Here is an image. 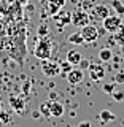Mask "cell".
<instances>
[{"mask_svg":"<svg viewBox=\"0 0 124 127\" xmlns=\"http://www.w3.org/2000/svg\"><path fill=\"white\" fill-rule=\"evenodd\" d=\"M115 84H116V83H105V84H103V91H105L107 94H111L115 91Z\"/></svg>","mask_w":124,"mask_h":127,"instance_id":"ac0fdd59","label":"cell"},{"mask_svg":"<svg viewBox=\"0 0 124 127\" xmlns=\"http://www.w3.org/2000/svg\"><path fill=\"white\" fill-rule=\"evenodd\" d=\"M91 14H92V18L99 19V21H103L105 18H108V16L111 14V11H110V8L107 5H97V6L92 8Z\"/></svg>","mask_w":124,"mask_h":127,"instance_id":"52a82bcc","label":"cell"},{"mask_svg":"<svg viewBox=\"0 0 124 127\" xmlns=\"http://www.w3.org/2000/svg\"><path fill=\"white\" fill-rule=\"evenodd\" d=\"M59 65H61V73L64 75V73H69V71L72 70V68H73V65H72V64L69 62V61H65V62H61V64H59Z\"/></svg>","mask_w":124,"mask_h":127,"instance_id":"2e32d148","label":"cell"},{"mask_svg":"<svg viewBox=\"0 0 124 127\" xmlns=\"http://www.w3.org/2000/svg\"><path fill=\"white\" fill-rule=\"evenodd\" d=\"M89 75L94 81H100L103 78V75H105V70H103V67L100 64H94V65H89Z\"/></svg>","mask_w":124,"mask_h":127,"instance_id":"ba28073f","label":"cell"},{"mask_svg":"<svg viewBox=\"0 0 124 127\" xmlns=\"http://www.w3.org/2000/svg\"><path fill=\"white\" fill-rule=\"evenodd\" d=\"M65 78L72 86H77L83 81V78H84V70H81L80 67H73V68L65 75Z\"/></svg>","mask_w":124,"mask_h":127,"instance_id":"5b68a950","label":"cell"},{"mask_svg":"<svg viewBox=\"0 0 124 127\" xmlns=\"http://www.w3.org/2000/svg\"><path fill=\"white\" fill-rule=\"evenodd\" d=\"M40 111H41L43 114H46V116H49V102H45L41 106H40Z\"/></svg>","mask_w":124,"mask_h":127,"instance_id":"ffe728a7","label":"cell"},{"mask_svg":"<svg viewBox=\"0 0 124 127\" xmlns=\"http://www.w3.org/2000/svg\"><path fill=\"white\" fill-rule=\"evenodd\" d=\"M81 59H83V56H81V51H78V49H70V51H67V56H65V61H69L73 67H77L80 62H81Z\"/></svg>","mask_w":124,"mask_h":127,"instance_id":"30bf717a","label":"cell"},{"mask_svg":"<svg viewBox=\"0 0 124 127\" xmlns=\"http://www.w3.org/2000/svg\"><path fill=\"white\" fill-rule=\"evenodd\" d=\"M51 53H53V46H51V41L48 40V37H41L38 40L37 46H35V57L40 59V61H46V59L51 57Z\"/></svg>","mask_w":124,"mask_h":127,"instance_id":"6da1fadb","label":"cell"},{"mask_svg":"<svg viewBox=\"0 0 124 127\" xmlns=\"http://www.w3.org/2000/svg\"><path fill=\"white\" fill-rule=\"evenodd\" d=\"M48 2H49V5H51L49 14H56V11H59L64 5H65V0H48Z\"/></svg>","mask_w":124,"mask_h":127,"instance_id":"7c38bea8","label":"cell"},{"mask_svg":"<svg viewBox=\"0 0 124 127\" xmlns=\"http://www.w3.org/2000/svg\"><path fill=\"white\" fill-rule=\"evenodd\" d=\"M102 24H103V29L108 33H116L123 27V21H121V16L119 14H110L108 18H105L102 21Z\"/></svg>","mask_w":124,"mask_h":127,"instance_id":"7a4b0ae2","label":"cell"},{"mask_svg":"<svg viewBox=\"0 0 124 127\" xmlns=\"http://www.w3.org/2000/svg\"><path fill=\"white\" fill-rule=\"evenodd\" d=\"M41 71L46 75L48 78H53V76H57V75H61V65H59V62H54V61H49V59H46V61H41Z\"/></svg>","mask_w":124,"mask_h":127,"instance_id":"277c9868","label":"cell"},{"mask_svg":"<svg viewBox=\"0 0 124 127\" xmlns=\"http://www.w3.org/2000/svg\"><path fill=\"white\" fill-rule=\"evenodd\" d=\"M78 67L81 70H86V68H89V61H86V59H81V62L78 64Z\"/></svg>","mask_w":124,"mask_h":127,"instance_id":"44dd1931","label":"cell"},{"mask_svg":"<svg viewBox=\"0 0 124 127\" xmlns=\"http://www.w3.org/2000/svg\"><path fill=\"white\" fill-rule=\"evenodd\" d=\"M78 127H92V126H91L89 121H83V122H80V124H78Z\"/></svg>","mask_w":124,"mask_h":127,"instance_id":"7402d4cb","label":"cell"},{"mask_svg":"<svg viewBox=\"0 0 124 127\" xmlns=\"http://www.w3.org/2000/svg\"><path fill=\"white\" fill-rule=\"evenodd\" d=\"M49 102V100H48ZM64 114V105L57 100H51L49 102V116H54V118H61Z\"/></svg>","mask_w":124,"mask_h":127,"instance_id":"9c48e42d","label":"cell"},{"mask_svg":"<svg viewBox=\"0 0 124 127\" xmlns=\"http://www.w3.org/2000/svg\"><path fill=\"white\" fill-rule=\"evenodd\" d=\"M111 57H113V53H111L110 48H102L99 51V59L102 62H108V61H111Z\"/></svg>","mask_w":124,"mask_h":127,"instance_id":"5bb4252c","label":"cell"},{"mask_svg":"<svg viewBox=\"0 0 124 127\" xmlns=\"http://www.w3.org/2000/svg\"><path fill=\"white\" fill-rule=\"evenodd\" d=\"M69 43H72V45H83L84 43V40H83V35H81V32L77 30V32H73V33H70L69 35Z\"/></svg>","mask_w":124,"mask_h":127,"instance_id":"8fae6325","label":"cell"},{"mask_svg":"<svg viewBox=\"0 0 124 127\" xmlns=\"http://www.w3.org/2000/svg\"><path fill=\"white\" fill-rule=\"evenodd\" d=\"M70 22L73 26L83 27L86 24H89V16L84 11H73V13H70Z\"/></svg>","mask_w":124,"mask_h":127,"instance_id":"8992f818","label":"cell"},{"mask_svg":"<svg viewBox=\"0 0 124 127\" xmlns=\"http://www.w3.org/2000/svg\"><path fill=\"white\" fill-rule=\"evenodd\" d=\"M111 6H113L115 10H116L115 13H118L119 16L124 14V5H123L121 2H119V0H111Z\"/></svg>","mask_w":124,"mask_h":127,"instance_id":"9a60e30c","label":"cell"},{"mask_svg":"<svg viewBox=\"0 0 124 127\" xmlns=\"http://www.w3.org/2000/svg\"><path fill=\"white\" fill-rule=\"evenodd\" d=\"M115 83L116 84H123L124 83V71H118L116 76H115Z\"/></svg>","mask_w":124,"mask_h":127,"instance_id":"d6986e66","label":"cell"},{"mask_svg":"<svg viewBox=\"0 0 124 127\" xmlns=\"http://www.w3.org/2000/svg\"><path fill=\"white\" fill-rule=\"evenodd\" d=\"M81 35H83V40L84 43H94L99 40V29L92 24H86V26L81 27Z\"/></svg>","mask_w":124,"mask_h":127,"instance_id":"3957f363","label":"cell"},{"mask_svg":"<svg viewBox=\"0 0 124 127\" xmlns=\"http://www.w3.org/2000/svg\"><path fill=\"white\" fill-rule=\"evenodd\" d=\"M99 119H100L103 124H107V122L115 121V114L111 113V111H108V110H102L100 113H99Z\"/></svg>","mask_w":124,"mask_h":127,"instance_id":"4fadbf2b","label":"cell"},{"mask_svg":"<svg viewBox=\"0 0 124 127\" xmlns=\"http://www.w3.org/2000/svg\"><path fill=\"white\" fill-rule=\"evenodd\" d=\"M111 95H113L115 102H123L124 100V91H116L115 89L113 92H111Z\"/></svg>","mask_w":124,"mask_h":127,"instance_id":"e0dca14e","label":"cell"}]
</instances>
